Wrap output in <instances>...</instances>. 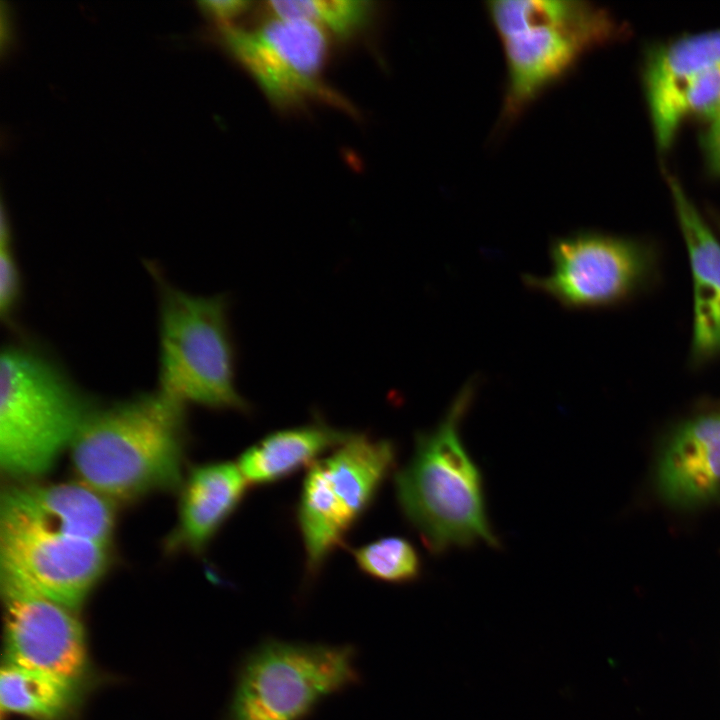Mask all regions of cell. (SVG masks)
<instances>
[{"instance_id": "obj_1", "label": "cell", "mask_w": 720, "mask_h": 720, "mask_svg": "<svg viewBox=\"0 0 720 720\" xmlns=\"http://www.w3.org/2000/svg\"><path fill=\"white\" fill-rule=\"evenodd\" d=\"M185 412L158 391L97 406L69 449L77 480L116 504L180 488Z\"/></svg>"}, {"instance_id": "obj_2", "label": "cell", "mask_w": 720, "mask_h": 720, "mask_svg": "<svg viewBox=\"0 0 720 720\" xmlns=\"http://www.w3.org/2000/svg\"><path fill=\"white\" fill-rule=\"evenodd\" d=\"M476 387L474 378L466 382L438 425L416 434L411 459L394 475L400 510L433 555L477 544L500 547L482 474L461 438Z\"/></svg>"}, {"instance_id": "obj_3", "label": "cell", "mask_w": 720, "mask_h": 720, "mask_svg": "<svg viewBox=\"0 0 720 720\" xmlns=\"http://www.w3.org/2000/svg\"><path fill=\"white\" fill-rule=\"evenodd\" d=\"M97 405L28 339L0 356V468L9 482L38 480L69 450Z\"/></svg>"}, {"instance_id": "obj_4", "label": "cell", "mask_w": 720, "mask_h": 720, "mask_svg": "<svg viewBox=\"0 0 720 720\" xmlns=\"http://www.w3.org/2000/svg\"><path fill=\"white\" fill-rule=\"evenodd\" d=\"M158 306V386L184 406L249 414L252 406L236 387V349L229 297L199 296L173 285L154 261H144Z\"/></svg>"}, {"instance_id": "obj_5", "label": "cell", "mask_w": 720, "mask_h": 720, "mask_svg": "<svg viewBox=\"0 0 720 720\" xmlns=\"http://www.w3.org/2000/svg\"><path fill=\"white\" fill-rule=\"evenodd\" d=\"M487 10L504 51V115H519L588 51L619 38L623 26L586 1L498 0Z\"/></svg>"}, {"instance_id": "obj_6", "label": "cell", "mask_w": 720, "mask_h": 720, "mask_svg": "<svg viewBox=\"0 0 720 720\" xmlns=\"http://www.w3.org/2000/svg\"><path fill=\"white\" fill-rule=\"evenodd\" d=\"M352 645L266 639L242 659L225 720H305L359 684Z\"/></svg>"}, {"instance_id": "obj_7", "label": "cell", "mask_w": 720, "mask_h": 720, "mask_svg": "<svg viewBox=\"0 0 720 720\" xmlns=\"http://www.w3.org/2000/svg\"><path fill=\"white\" fill-rule=\"evenodd\" d=\"M396 457L392 441L353 432L308 468L296 517L309 580L374 502Z\"/></svg>"}, {"instance_id": "obj_8", "label": "cell", "mask_w": 720, "mask_h": 720, "mask_svg": "<svg viewBox=\"0 0 720 720\" xmlns=\"http://www.w3.org/2000/svg\"><path fill=\"white\" fill-rule=\"evenodd\" d=\"M220 46L279 110L320 102L355 114L323 78L329 34L302 20L272 17L255 28L217 27Z\"/></svg>"}, {"instance_id": "obj_9", "label": "cell", "mask_w": 720, "mask_h": 720, "mask_svg": "<svg viewBox=\"0 0 720 720\" xmlns=\"http://www.w3.org/2000/svg\"><path fill=\"white\" fill-rule=\"evenodd\" d=\"M112 563V545L0 519V575L77 612Z\"/></svg>"}, {"instance_id": "obj_10", "label": "cell", "mask_w": 720, "mask_h": 720, "mask_svg": "<svg viewBox=\"0 0 720 720\" xmlns=\"http://www.w3.org/2000/svg\"><path fill=\"white\" fill-rule=\"evenodd\" d=\"M5 663L71 679H89L90 659L78 612L0 575Z\"/></svg>"}, {"instance_id": "obj_11", "label": "cell", "mask_w": 720, "mask_h": 720, "mask_svg": "<svg viewBox=\"0 0 720 720\" xmlns=\"http://www.w3.org/2000/svg\"><path fill=\"white\" fill-rule=\"evenodd\" d=\"M549 275H523L527 287L542 292L566 309L607 305L625 295L643 270V258L632 243L580 232L554 239Z\"/></svg>"}, {"instance_id": "obj_12", "label": "cell", "mask_w": 720, "mask_h": 720, "mask_svg": "<svg viewBox=\"0 0 720 720\" xmlns=\"http://www.w3.org/2000/svg\"><path fill=\"white\" fill-rule=\"evenodd\" d=\"M116 506L115 502L78 480L8 482L1 491L0 519L112 545Z\"/></svg>"}, {"instance_id": "obj_13", "label": "cell", "mask_w": 720, "mask_h": 720, "mask_svg": "<svg viewBox=\"0 0 720 720\" xmlns=\"http://www.w3.org/2000/svg\"><path fill=\"white\" fill-rule=\"evenodd\" d=\"M720 63V30L687 34L654 47L648 54L643 83L656 143L667 149L682 123L681 96L704 69Z\"/></svg>"}, {"instance_id": "obj_14", "label": "cell", "mask_w": 720, "mask_h": 720, "mask_svg": "<svg viewBox=\"0 0 720 720\" xmlns=\"http://www.w3.org/2000/svg\"><path fill=\"white\" fill-rule=\"evenodd\" d=\"M248 485L237 463L192 467L180 487L177 523L166 538V551L205 550L241 504Z\"/></svg>"}, {"instance_id": "obj_15", "label": "cell", "mask_w": 720, "mask_h": 720, "mask_svg": "<svg viewBox=\"0 0 720 720\" xmlns=\"http://www.w3.org/2000/svg\"><path fill=\"white\" fill-rule=\"evenodd\" d=\"M658 484L670 502L689 505L720 490V414L689 420L668 442L659 462Z\"/></svg>"}, {"instance_id": "obj_16", "label": "cell", "mask_w": 720, "mask_h": 720, "mask_svg": "<svg viewBox=\"0 0 720 720\" xmlns=\"http://www.w3.org/2000/svg\"><path fill=\"white\" fill-rule=\"evenodd\" d=\"M694 283V347L698 354L720 350V243L679 182L668 175Z\"/></svg>"}, {"instance_id": "obj_17", "label": "cell", "mask_w": 720, "mask_h": 720, "mask_svg": "<svg viewBox=\"0 0 720 720\" xmlns=\"http://www.w3.org/2000/svg\"><path fill=\"white\" fill-rule=\"evenodd\" d=\"M352 433L335 428L316 415L307 424L266 435L242 452L237 465L249 485L275 483L304 467L310 468Z\"/></svg>"}, {"instance_id": "obj_18", "label": "cell", "mask_w": 720, "mask_h": 720, "mask_svg": "<svg viewBox=\"0 0 720 720\" xmlns=\"http://www.w3.org/2000/svg\"><path fill=\"white\" fill-rule=\"evenodd\" d=\"M88 680L4 662L0 675L1 711L29 720H73L83 704Z\"/></svg>"}, {"instance_id": "obj_19", "label": "cell", "mask_w": 720, "mask_h": 720, "mask_svg": "<svg viewBox=\"0 0 720 720\" xmlns=\"http://www.w3.org/2000/svg\"><path fill=\"white\" fill-rule=\"evenodd\" d=\"M266 8L272 17L306 21L342 40L365 30L375 13L367 0H277Z\"/></svg>"}, {"instance_id": "obj_20", "label": "cell", "mask_w": 720, "mask_h": 720, "mask_svg": "<svg viewBox=\"0 0 720 720\" xmlns=\"http://www.w3.org/2000/svg\"><path fill=\"white\" fill-rule=\"evenodd\" d=\"M352 555L364 574L390 584L414 582L422 572L415 546L400 536L379 538L352 549Z\"/></svg>"}, {"instance_id": "obj_21", "label": "cell", "mask_w": 720, "mask_h": 720, "mask_svg": "<svg viewBox=\"0 0 720 720\" xmlns=\"http://www.w3.org/2000/svg\"><path fill=\"white\" fill-rule=\"evenodd\" d=\"M23 298V278L4 209L0 225V316L10 330L19 332L16 314Z\"/></svg>"}, {"instance_id": "obj_22", "label": "cell", "mask_w": 720, "mask_h": 720, "mask_svg": "<svg viewBox=\"0 0 720 720\" xmlns=\"http://www.w3.org/2000/svg\"><path fill=\"white\" fill-rule=\"evenodd\" d=\"M252 2L246 0H205L199 1L200 11L217 27L231 26L233 21L251 8Z\"/></svg>"}, {"instance_id": "obj_23", "label": "cell", "mask_w": 720, "mask_h": 720, "mask_svg": "<svg viewBox=\"0 0 720 720\" xmlns=\"http://www.w3.org/2000/svg\"><path fill=\"white\" fill-rule=\"evenodd\" d=\"M702 147L709 170L720 176V115L707 122L702 136Z\"/></svg>"}]
</instances>
